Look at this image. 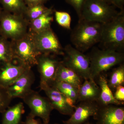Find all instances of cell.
<instances>
[{"label":"cell","instance_id":"6da1fadb","mask_svg":"<svg viewBox=\"0 0 124 124\" xmlns=\"http://www.w3.org/2000/svg\"><path fill=\"white\" fill-rule=\"evenodd\" d=\"M103 24L84 19L79 20L70 35L71 41L74 47L84 53L99 43Z\"/></svg>","mask_w":124,"mask_h":124},{"label":"cell","instance_id":"7a4b0ae2","mask_svg":"<svg viewBox=\"0 0 124 124\" xmlns=\"http://www.w3.org/2000/svg\"><path fill=\"white\" fill-rule=\"evenodd\" d=\"M102 49L123 52L124 48V11L108 23L103 24L100 42Z\"/></svg>","mask_w":124,"mask_h":124},{"label":"cell","instance_id":"3957f363","mask_svg":"<svg viewBox=\"0 0 124 124\" xmlns=\"http://www.w3.org/2000/svg\"><path fill=\"white\" fill-rule=\"evenodd\" d=\"M88 55L90 61L91 78H96L103 72L116 65L122 64L124 60L123 52L94 48Z\"/></svg>","mask_w":124,"mask_h":124},{"label":"cell","instance_id":"277c9868","mask_svg":"<svg viewBox=\"0 0 124 124\" xmlns=\"http://www.w3.org/2000/svg\"><path fill=\"white\" fill-rule=\"evenodd\" d=\"M112 5L102 0H85L79 19L105 24L119 14Z\"/></svg>","mask_w":124,"mask_h":124},{"label":"cell","instance_id":"5b68a950","mask_svg":"<svg viewBox=\"0 0 124 124\" xmlns=\"http://www.w3.org/2000/svg\"><path fill=\"white\" fill-rule=\"evenodd\" d=\"M29 23L23 16L14 14L3 10L0 13V36L15 40L26 35Z\"/></svg>","mask_w":124,"mask_h":124},{"label":"cell","instance_id":"8992f818","mask_svg":"<svg viewBox=\"0 0 124 124\" xmlns=\"http://www.w3.org/2000/svg\"><path fill=\"white\" fill-rule=\"evenodd\" d=\"M10 41L15 59L30 67L37 65L41 54L36 47L32 33L28 31L22 38Z\"/></svg>","mask_w":124,"mask_h":124},{"label":"cell","instance_id":"52a82bcc","mask_svg":"<svg viewBox=\"0 0 124 124\" xmlns=\"http://www.w3.org/2000/svg\"><path fill=\"white\" fill-rule=\"evenodd\" d=\"M64 51V60L62 62L64 65L74 71L82 79H92L88 55L70 44L65 46Z\"/></svg>","mask_w":124,"mask_h":124},{"label":"cell","instance_id":"ba28073f","mask_svg":"<svg viewBox=\"0 0 124 124\" xmlns=\"http://www.w3.org/2000/svg\"><path fill=\"white\" fill-rule=\"evenodd\" d=\"M32 34L36 47L41 54L64 55V48L51 27Z\"/></svg>","mask_w":124,"mask_h":124},{"label":"cell","instance_id":"9c48e42d","mask_svg":"<svg viewBox=\"0 0 124 124\" xmlns=\"http://www.w3.org/2000/svg\"><path fill=\"white\" fill-rule=\"evenodd\" d=\"M23 100L31 109L30 114L34 117H40L43 124H49L50 114L54 108L48 98L42 97L32 90Z\"/></svg>","mask_w":124,"mask_h":124},{"label":"cell","instance_id":"30bf717a","mask_svg":"<svg viewBox=\"0 0 124 124\" xmlns=\"http://www.w3.org/2000/svg\"><path fill=\"white\" fill-rule=\"evenodd\" d=\"M39 86L45 93L54 109L62 115L71 116L73 114L75 108L69 104L66 97L57 89L41 81H40Z\"/></svg>","mask_w":124,"mask_h":124},{"label":"cell","instance_id":"8fae6325","mask_svg":"<svg viewBox=\"0 0 124 124\" xmlns=\"http://www.w3.org/2000/svg\"><path fill=\"white\" fill-rule=\"evenodd\" d=\"M31 68L16 59L0 64V85L7 89L27 69Z\"/></svg>","mask_w":124,"mask_h":124},{"label":"cell","instance_id":"7c38bea8","mask_svg":"<svg viewBox=\"0 0 124 124\" xmlns=\"http://www.w3.org/2000/svg\"><path fill=\"white\" fill-rule=\"evenodd\" d=\"M35 80L34 73L31 68H28L7 88V91L12 99L15 98L23 99L32 90L31 86Z\"/></svg>","mask_w":124,"mask_h":124},{"label":"cell","instance_id":"4fadbf2b","mask_svg":"<svg viewBox=\"0 0 124 124\" xmlns=\"http://www.w3.org/2000/svg\"><path fill=\"white\" fill-rule=\"evenodd\" d=\"M81 102L69 119L63 121V124H84L91 116H97L100 107L97 102Z\"/></svg>","mask_w":124,"mask_h":124},{"label":"cell","instance_id":"5bb4252c","mask_svg":"<svg viewBox=\"0 0 124 124\" xmlns=\"http://www.w3.org/2000/svg\"><path fill=\"white\" fill-rule=\"evenodd\" d=\"M60 61L49 54H41L38 57L37 66L40 81L51 85L55 80V75Z\"/></svg>","mask_w":124,"mask_h":124},{"label":"cell","instance_id":"9a60e30c","mask_svg":"<svg viewBox=\"0 0 124 124\" xmlns=\"http://www.w3.org/2000/svg\"><path fill=\"white\" fill-rule=\"evenodd\" d=\"M97 124H124V108L109 105L100 106L94 117Z\"/></svg>","mask_w":124,"mask_h":124},{"label":"cell","instance_id":"2e32d148","mask_svg":"<svg viewBox=\"0 0 124 124\" xmlns=\"http://www.w3.org/2000/svg\"><path fill=\"white\" fill-rule=\"evenodd\" d=\"M100 94V88L95 80H85L78 88L77 101L97 102Z\"/></svg>","mask_w":124,"mask_h":124},{"label":"cell","instance_id":"e0dca14e","mask_svg":"<svg viewBox=\"0 0 124 124\" xmlns=\"http://www.w3.org/2000/svg\"><path fill=\"white\" fill-rule=\"evenodd\" d=\"M96 79H97V84L100 89V96L97 103L100 106L124 104V102L119 101L114 97L112 91L108 86V80L103 73Z\"/></svg>","mask_w":124,"mask_h":124},{"label":"cell","instance_id":"ac0fdd59","mask_svg":"<svg viewBox=\"0 0 124 124\" xmlns=\"http://www.w3.org/2000/svg\"><path fill=\"white\" fill-rule=\"evenodd\" d=\"M82 80L75 72L66 66L62 61H60L54 81L66 82L79 88L82 83Z\"/></svg>","mask_w":124,"mask_h":124},{"label":"cell","instance_id":"d6986e66","mask_svg":"<svg viewBox=\"0 0 124 124\" xmlns=\"http://www.w3.org/2000/svg\"><path fill=\"white\" fill-rule=\"evenodd\" d=\"M54 10L53 7L49 8L44 13L29 23L28 31L33 34L39 33L51 27L54 20Z\"/></svg>","mask_w":124,"mask_h":124},{"label":"cell","instance_id":"ffe728a7","mask_svg":"<svg viewBox=\"0 0 124 124\" xmlns=\"http://www.w3.org/2000/svg\"><path fill=\"white\" fill-rule=\"evenodd\" d=\"M24 111L22 102L8 108L3 113L1 124H20Z\"/></svg>","mask_w":124,"mask_h":124},{"label":"cell","instance_id":"44dd1931","mask_svg":"<svg viewBox=\"0 0 124 124\" xmlns=\"http://www.w3.org/2000/svg\"><path fill=\"white\" fill-rule=\"evenodd\" d=\"M0 4L3 10L23 16L27 8L24 0H0Z\"/></svg>","mask_w":124,"mask_h":124},{"label":"cell","instance_id":"7402d4cb","mask_svg":"<svg viewBox=\"0 0 124 124\" xmlns=\"http://www.w3.org/2000/svg\"><path fill=\"white\" fill-rule=\"evenodd\" d=\"M50 85L57 89L65 97L72 100L74 103L77 101L78 88L68 83L55 80Z\"/></svg>","mask_w":124,"mask_h":124},{"label":"cell","instance_id":"603a6c76","mask_svg":"<svg viewBox=\"0 0 124 124\" xmlns=\"http://www.w3.org/2000/svg\"><path fill=\"white\" fill-rule=\"evenodd\" d=\"M14 59L11 41L0 36V64Z\"/></svg>","mask_w":124,"mask_h":124},{"label":"cell","instance_id":"cb8c5ba5","mask_svg":"<svg viewBox=\"0 0 124 124\" xmlns=\"http://www.w3.org/2000/svg\"><path fill=\"white\" fill-rule=\"evenodd\" d=\"M108 86L111 90H115L118 86L123 85L124 84V65L120 64L112 71L109 80Z\"/></svg>","mask_w":124,"mask_h":124},{"label":"cell","instance_id":"d4e9b609","mask_svg":"<svg viewBox=\"0 0 124 124\" xmlns=\"http://www.w3.org/2000/svg\"><path fill=\"white\" fill-rule=\"evenodd\" d=\"M48 8L43 4L27 6L23 17L29 23L42 15Z\"/></svg>","mask_w":124,"mask_h":124},{"label":"cell","instance_id":"484cf974","mask_svg":"<svg viewBox=\"0 0 124 124\" xmlns=\"http://www.w3.org/2000/svg\"><path fill=\"white\" fill-rule=\"evenodd\" d=\"M54 13L55 20L58 24L65 29L71 30V18L69 13L54 10Z\"/></svg>","mask_w":124,"mask_h":124},{"label":"cell","instance_id":"4316f807","mask_svg":"<svg viewBox=\"0 0 124 124\" xmlns=\"http://www.w3.org/2000/svg\"><path fill=\"white\" fill-rule=\"evenodd\" d=\"M12 99L7 89L0 85V113H3L8 107Z\"/></svg>","mask_w":124,"mask_h":124},{"label":"cell","instance_id":"83f0119b","mask_svg":"<svg viewBox=\"0 0 124 124\" xmlns=\"http://www.w3.org/2000/svg\"><path fill=\"white\" fill-rule=\"evenodd\" d=\"M68 4L70 5L75 10L79 19L81 15L83 5L85 0H65Z\"/></svg>","mask_w":124,"mask_h":124},{"label":"cell","instance_id":"f1b7e54d","mask_svg":"<svg viewBox=\"0 0 124 124\" xmlns=\"http://www.w3.org/2000/svg\"><path fill=\"white\" fill-rule=\"evenodd\" d=\"M115 93L113 94L114 97L116 100L119 101L124 102V87L121 85L116 89Z\"/></svg>","mask_w":124,"mask_h":124},{"label":"cell","instance_id":"f546056e","mask_svg":"<svg viewBox=\"0 0 124 124\" xmlns=\"http://www.w3.org/2000/svg\"><path fill=\"white\" fill-rule=\"evenodd\" d=\"M49 0H24L27 6H31L34 5L43 4H44Z\"/></svg>","mask_w":124,"mask_h":124},{"label":"cell","instance_id":"4dcf8cb0","mask_svg":"<svg viewBox=\"0 0 124 124\" xmlns=\"http://www.w3.org/2000/svg\"><path fill=\"white\" fill-rule=\"evenodd\" d=\"M38 120L36 119L35 117L29 114L26 117L24 124H42Z\"/></svg>","mask_w":124,"mask_h":124},{"label":"cell","instance_id":"1f68e13d","mask_svg":"<svg viewBox=\"0 0 124 124\" xmlns=\"http://www.w3.org/2000/svg\"><path fill=\"white\" fill-rule=\"evenodd\" d=\"M112 5L121 11L124 10V0H112Z\"/></svg>","mask_w":124,"mask_h":124},{"label":"cell","instance_id":"d6a6232c","mask_svg":"<svg viewBox=\"0 0 124 124\" xmlns=\"http://www.w3.org/2000/svg\"><path fill=\"white\" fill-rule=\"evenodd\" d=\"M112 5V0H102Z\"/></svg>","mask_w":124,"mask_h":124},{"label":"cell","instance_id":"836d02e7","mask_svg":"<svg viewBox=\"0 0 124 124\" xmlns=\"http://www.w3.org/2000/svg\"><path fill=\"white\" fill-rule=\"evenodd\" d=\"M2 10L3 9H2V8H1V7L0 6V13L1 12V11H2Z\"/></svg>","mask_w":124,"mask_h":124},{"label":"cell","instance_id":"e575fe53","mask_svg":"<svg viewBox=\"0 0 124 124\" xmlns=\"http://www.w3.org/2000/svg\"><path fill=\"white\" fill-rule=\"evenodd\" d=\"M84 124H90V123H89V122H86Z\"/></svg>","mask_w":124,"mask_h":124},{"label":"cell","instance_id":"d590c367","mask_svg":"<svg viewBox=\"0 0 124 124\" xmlns=\"http://www.w3.org/2000/svg\"></svg>","mask_w":124,"mask_h":124},{"label":"cell","instance_id":"8d00e7d4","mask_svg":"<svg viewBox=\"0 0 124 124\" xmlns=\"http://www.w3.org/2000/svg\"></svg>","mask_w":124,"mask_h":124}]
</instances>
